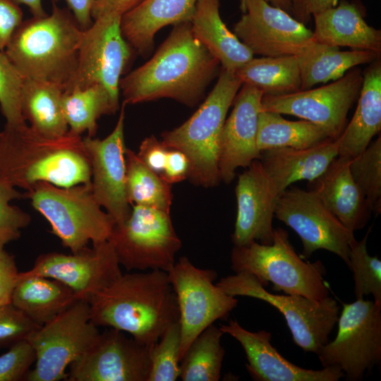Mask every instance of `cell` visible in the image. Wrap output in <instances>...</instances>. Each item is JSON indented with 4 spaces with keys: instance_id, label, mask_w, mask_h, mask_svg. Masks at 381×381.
<instances>
[{
    "instance_id": "obj_1",
    "label": "cell",
    "mask_w": 381,
    "mask_h": 381,
    "mask_svg": "<svg viewBox=\"0 0 381 381\" xmlns=\"http://www.w3.org/2000/svg\"><path fill=\"white\" fill-rule=\"evenodd\" d=\"M219 64L195 37L190 22L176 24L151 59L121 79L123 103L169 98L194 107Z\"/></svg>"
},
{
    "instance_id": "obj_2",
    "label": "cell",
    "mask_w": 381,
    "mask_h": 381,
    "mask_svg": "<svg viewBox=\"0 0 381 381\" xmlns=\"http://www.w3.org/2000/svg\"><path fill=\"white\" fill-rule=\"evenodd\" d=\"M89 303L93 325L129 333L150 347L179 320L168 273L160 270L121 274Z\"/></svg>"
},
{
    "instance_id": "obj_3",
    "label": "cell",
    "mask_w": 381,
    "mask_h": 381,
    "mask_svg": "<svg viewBox=\"0 0 381 381\" xmlns=\"http://www.w3.org/2000/svg\"><path fill=\"white\" fill-rule=\"evenodd\" d=\"M0 178L28 191L45 181L68 188L91 183V168L81 136H43L26 122L0 131Z\"/></svg>"
},
{
    "instance_id": "obj_4",
    "label": "cell",
    "mask_w": 381,
    "mask_h": 381,
    "mask_svg": "<svg viewBox=\"0 0 381 381\" xmlns=\"http://www.w3.org/2000/svg\"><path fill=\"white\" fill-rule=\"evenodd\" d=\"M83 34L71 11L53 3L50 14L22 22L4 52L23 79L64 87L76 68Z\"/></svg>"
},
{
    "instance_id": "obj_5",
    "label": "cell",
    "mask_w": 381,
    "mask_h": 381,
    "mask_svg": "<svg viewBox=\"0 0 381 381\" xmlns=\"http://www.w3.org/2000/svg\"><path fill=\"white\" fill-rule=\"evenodd\" d=\"M242 83L234 72L221 68L218 80L197 111L183 123L162 133L168 149L184 153L195 186L211 188L222 181L219 170L221 134L228 110Z\"/></svg>"
},
{
    "instance_id": "obj_6",
    "label": "cell",
    "mask_w": 381,
    "mask_h": 381,
    "mask_svg": "<svg viewBox=\"0 0 381 381\" xmlns=\"http://www.w3.org/2000/svg\"><path fill=\"white\" fill-rule=\"evenodd\" d=\"M230 261L235 273L252 274L264 287L272 283L274 291L313 300H322L329 296L322 262L306 261L298 255L288 232L282 228L274 229L271 244L253 241L245 246H234Z\"/></svg>"
},
{
    "instance_id": "obj_7",
    "label": "cell",
    "mask_w": 381,
    "mask_h": 381,
    "mask_svg": "<svg viewBox=\"0 0 381 381\" xmlns=\"http://www.w3.org/2000/svg\"><path fill=\"white\" fill-rule=\"evenodd\" d=\"M71 253L110 238L116 223L95 198L91 183L63 188L40 181L23 194Z\"/></svg>"
},
{
    "instance_id": "obj_8",
    "label": "cell",
    "mask_w": 381,
    "mask_h": 381,
    "mask_svg": "<svg viewBox=\"0 0 381 381\" xmlns=\"http://www.w3.org/2000/svg\"><path fill=\"white\" fill-rule=\"evenodd\" d=\"M216 284L229 296L254 298L276 308L284 315L294 342L306 352L317 354L329 341L339 319L340 307L332 297L313 300L296 294H274L248 272L222 277Z\"/></svg>"
},
{
    "instance_id": "obj_9",
    "label": "cell",
    "mask_w": 381,
    "mask_h": 381,
    "mask_svg": "<svg viewBox=\"0 0 381 381\" xmlns=\"http://www.w3.org/2000/svg\"><path fill=\"white\" fill-rule=\"evenodd\" d=\"M99 334L90 321L89 302L76 301L28 337L36 361L25 380H66V368L94 344Z\"/></svg>"
},
{
    "instance_id": "obj_10",
    "label": "cell",
    "mask_w": 381,
    "mask_h": 381,
    "mask_svg": "<svg viewBox=\"0 0 381 381\" xmlns=\"http://www.w3.org/2000/svg\"><path fill=\"white\" fill-rule=\"evenodd\" d=\"M335 338L317 355L322 366L336 367L349 381H358L381 362V306L356 299L343 303Z\"/></svg>"
},
{
    "instance_id": "obj_11",
    "label": "cell",
    "mask_w": 381,
    "mask_h": 381,
    "mask_svg": "<svg viewBox=\"0 0 381 381\" xmlns=\"http://www.w3.org/2000/svg\"><path fill=\"white\" fill-rule=\"evenodd\" d=\"M109 239L120 265L127 271L167 272L181 247L169 212L138 205H133L123 224L115 226Z\"/></svg>"
},
{
    "instance_id": "obj_12",
    "label": "cell",
    "mask_w": 381,
    "mask_h": 381,
    "mask_svg": "<svg viewBox=\"0 0 381 381\" xmlns=\"http://www.w3.org/2000/svg\"><path fill=\"white\" fill-rule=\"evenodd\" d=\"M167 273L179 309L181 361L192 341L216 320L226 319L238 301L214 284L215 270L198 268L186 256Z\"/></svg>"
},
{
    "instance_id": "obj_13",
    "label": "cell",
    "mask_w": 381,
    "mask_h": 381,
    "mask_svg": "<svg viewBox=\"0 0 381 381\" xmlns=\"http://www.w3.org/2000/svg\"><path fill=\"white\" fill-rule=\"evenodd\" d=\"M121 18L116 13L104 15L83 30L77 66L63 87L64 92L100 85L119 104L121 76L132 52L122 35Z\"/></svg>"
},
{
    "instance_id": "obj_14",
    "label": "cell",
    "mask_w": 381,
    "mask_h": 381,
    "mask_svg": "<svg viewBox=\"0 0 381 381\" xmlns=\"http://www.w3.org/2000/svg\"><path fill=\"white\" fill-rule=\"evenodd\" d=\"M274 216L300 237L303 259L323 249L337 255L349 267L353 232L341 223L314 191L296 186L286 188L277 198Z\"/></svg>"
},
{
    "instance_id": "obj_15",
    "label": "cell",
    "mask_w": 381,
    "mask_h": 381,
    "mask_svg": "<svg viewBox=\"0 0 381 381\" xmlns=\"http://www.w3.org/2000/svg\"><path fill=\"white\" fill-rule=\"evenodd\" d=\"M363 80L358 68L325 86L282 95H264L261 111L289 114L324 128L336 140L347 124V114L357 100Z\"/></svg>"
},
{
    "instance_id": "obj_16",
    "label": "cell",
    "mask_w": 381,
    "mask_h": 381,
    "mask_svg": "<svg viewBox=\"0 0 381 381\" xmlns=\"http://www.w3.org/2000/svg\"><path fill=\"white\" fill-rule=\"evenodd\" d=\"M243 14L234 33L253 54L298 55L315 40L313 31L265 0H240Z\"/></svg>"
},
{
    "instance_id": "obj_17",
    "label": "cell",
    "mask_w": 381,
    "mask_h": 381,
    "mask_svg": "<svg viewBox=\"0 0 381 381\" xmlns=\"http://www.w3.org/2000/svg\"><path fill=\"white\" fill-rule=\"evenodd\" d=\"M150 347L124 332L109 328L70 364L68 381H147Z\"/></svg>"
},
{
    "instance_id": "obj_18",
    "label": "cell",
    "mask_w": 381,
    "mask_h": 381,
    "mask_svg": "<svg viewBox=\"0 0 381 381\" xmlns=\"http://www.w3.org/2000/svg\"><path fill=\"white\" fill-rule=\"evenodd\" d=\"M25 272L58 280L69 286L78 300L88 302L122 274L110 239L69 255L41 254Z\"/></svg>"
},
{
    "instance_id": "obj_19",
    "label": "cell",
    "mask_w": 381,
    "mask_h": 381,
    "mask_svg": "<svg viewBox=\"0 0 381 381\" xmlns=\"http://www.w3.org/2000/svg\"><path fill=\"white\" fill-rule=\"evenodd\" d=\"M125 106L123 103L116 124L108 136L102 140L83 138L90 164L92 194L116 226L123 224L131 212L126 186Z\"/></svg>"
},
{
    "instance_id": "obj_20",
    "label": "cell",
    "mask_w": 381,
    "mask_h": 381,
    "mask_svg": "<svg viewBox=\"0 0 381 381\" xmlns=\"http://www.w3.org/2000/svg\"><path fill=\"white\" fill-rule=\"evenodd\" d=\"M262 96V92L257 87L242 84L234 97L220 139L219 170L225 183L234 179L237 169L248 167L261 158L257 134Z\"/></svg>"
},
{
    "instance_id": "obj_21",
    "label": "cell",
    "mask_w": 381,
    "mask_h": 381,
    "mask_svg": "<svg viewBox=\"0 0 381 381\" xmlns=\"http://www.w3.org/2000/svg\"><path fill=\"white\" fill-rule=\"evenodd\" d=\"M237 212L231 241L242 246L253 241L271 244L272 221L279 195L260 160H254L238 175L235 188Z\"/></svg>"
},
{
    "instance_id": "obj_22",
    "label": "cell",
    "mask_w": 381,
    "mask_h": 381,
    "mask_svg": "<svg viewBox=\"0 0 381 381\" xmlns=\"http://www.w3.org/2000/svg\"><path fill=\"white\" fill-rule=\"evenodd\" d=\"M219 328L240 343L248 361L246 369L255 381H338L344 377L336 367L310 370L292 363L272 346L270 332L247 330L236 320Z\"/></svg>"
},
{
    "instance_id": "obj_23",
    "label": "cell",
    "mask_w": 381,
    "mask_h": 381,
    "mask_svg": "<svg viewBox=\"0 0 381 381\" xmlns=\"http://www.w3.org/2000/svg\"><path fill=\"white\" fill-rule=\"evenodd\" d=\"M351 160L337 156L320 176L309 181L308 187L344 226L354 232L365 226L373 211L352 177Z\"/></svg>"
},
{
    "instance_id": "obj_24",
    "label": "cell",
    "mask_w": 381,
    "mask_h": 381,
    "mask_svg": "<svg viewBox=\"0 0 381 381\" xmlns=\"http://www.w3.org/2000/svg\"><path fill=\"white\" fill-rule=\"evenodd\" d=\"M337 156V143L329 138L306 148L266 150L261 152L260 161L272 186L279 195L294 182H309L318 178Z\"/></svg>"
},
{
    "instance_id": "obj_25",
    "label": "cell",
    "mask_w": 381,
    "mask_h": 381,
    "mask_svg": "<svg viewBox=\"0 0 381 381\" xmlns=\"http://www.w3.org/2000/svg\"><path fill=\"white\" fill-rule=\"evenodd\" d=\"M365 16L366 9L361 1L341 0L337 6L313 16L314 40L381 54V31L370 26L364 20Z\"/></svg>"
},
{
    "instance_id": "obj_26",
    "label": "cell",
    "mask_w": 381,
    "mask_h": 381,
    "mask_svg": "<svg viewBox=\"0 0 381 381\" xmlns=\"http://www.w3.org/2000/svg\"><path fill=\"white\" fill-rule=\"evenodd\" d=\"M198 0H144L121 18L122 35L132 49L147 56L162 28L190 22Z\"/></svg>"
},
{
    "instance_id": "obj_27",
    "label": "cell",
    "mask_w": 381,
    "mask_h": 381,
    "mask_svg": "<svg viewBox=\"0 0 381 381\" xmlns=\"http://www.w3.org/2000/svg\"><path fill=\"white\" fill-rule=\"evenodd\" d=\"M355 113L336 139L338 156L352 159L363 152L381 131V61L371 63L363 73Z\"/></svg>"
},
{
    "instance_id": "obj_28",
    "label": "cell",
    "mask_w": 381,
    "mask_h": 381,
    "mask_svg": "<svg viewBox=\"0 0 381 381\" xmlns=\"http://www.w3.org/2000/svg\"><path fill=\"white\" fill-rule=\"evenodd\" d=\"M195 37L214 56L222 68L235 72L253 54L231 32L219 14V0H198L190 20Z\"/></svg>"
},
{
    "instance_id": "obj_29",
    "label": "cell",
    "mask_w": 381,
    "mask_h": 381,
    "mask_svg": "<svg viewBox=\"0 0 381 381\" xmlns=\"http://www.w3.org/2000/svg\"><path fill=\"white\" fill-rule=\"evenodd\" d=\"M78 300L65 284L23 272H18L11 303L42 326Z\"/></svg>"
},
{
    "instance_id": "obj_30",
    "label": "cell",
    "mask_w": 381,
    "mask_h": 381,
    "mask_svg": "<svg viewBox=\"0 0 381 381\" xmlns=\"http://www.w3.org/2000/svg\"><path fill=\"white\" fill-rule=\"evenodd\" d=\"M297 56L301 90L336 80L355 66L380 59V54L366 50L341 51L339 47L314 42Z\"/></svg>"
},
{
    "instance_id": "obj_31",
    "label": "cell",
    "mask_w": 381,
    "mask_h": 381,
    "mask_svg": "<svg viewBox=\"0 0 381 381\" xmlns=\"http://www.w3.org/2000/svg\"><path fill=\"white\" fill-rule=\"evenodd\" d=\"M63 87L59 84L24 79L20 108L24 120L39 134L51 138L68 133L62 109Z\"/></svg>"
},
{
    "instance_id": "obj_32",
    "label": "cell",
    "mask_w": 381,
    "mask_h": 381,
    "mask_svg": "<svg viewBox=\"0 0 381 381\" xmlns=\"http://www.w3.org/2000/svg\"><path fill=\"white\" fill-rule=\"evenodd\" d=\"M242 84L260 90L263 95H282L301 90L297 56L253 58L234 72Z\"/></svg>"
},
{
    "instance_id": "obj_33",
    "label": "cell",
    "mask_w": 381,
    "mask_h": 381,
    "mask_svg": "<svg viewBox=\"0 0 381 381\" xmlns=\"http://www.w3.org/2000/svg\"><path fill=\"white\" fill-rule=\"evenodd\" d=\"M329 138L324 128L310 121H289L279 113L260 112L257 147L260 152L278 147L306 148Z\"/></svg>"
},
{
    "instance_id": "obj_34",
    "label": "cell",
    "mask_w": 381,
    "mask_h": 381,
    "mask_svg": "<svg viewBox=\"0 0 381 381\" xmlns=\"http://www.w3.org/2000/svg\"><path fill=\"white\" fill-rule=\"evenodd\" d=\"M119 107L102 85H94L85 89H75L64 92L62 109L68 126V133L81 136L87 131L94 137L97 130V121L102 115L114 114Z\"/></svg>"
},
{
    "instance_id": "obj_35",
    "label": "cell",
    "mask_w": 381,
    "mask_h": 381,
    "mask_svg": "<svg viewBox=\"0 0 381 381\" xmlns=\"http://www.w3.org/2000/svg\"><path fill=\"white\" fill-rule=\"evenodd\" d=\"M223 334L220 328L212 324L192 341L180 361L181 380H219L225 353L221 344Z\"/></svg>"
},
{
    "instance_id": "obj_36",
    "label": "cell",
    "mask_w": 381,
    "mask_h": 381,
    "mask_svg": "<svg viewBox=\"0 0 381 381\" xmlns=\"http://www.w3.org/2000/svg\"><path fill=\"white\" fill-rule=\"evenodd\" d=\"M125 157L126 193L130 204L170 212L171 185L143 164L131 149L126 147Z\"/></svg>"
},
{
    "instance_id": "obj_37",
    "label": "cell",
    "mask_w": 381,
    "mask_h": 381,
    "mask_svg": "<svg viewBox=\"0 0 381 381\" xmlns=\"http://www.w3.org/2000/svg\"><path fill=\"white\" fill-rule=\"evenodd\" d=\"M372 226L363 238H355L349 243V268L353 272L354 294L356 299L372 295L373 301L381 306V260L377 256H370L367 250V242Z\"/></svg>"
},
{
    "instance_id": "obj_38",
    "label": "cell",
    "mask_w": 381,
    "mask_h": 381,
    "mask_svg": "<svg viewBox=\"0 0 381 381\" xmlns=\"http://www.w3.org/2000/svg\"><path fill=\"white\" fill-rule=\"evenodd\" d=\"M350 171L373 212H381V135L351 159Z\"/></svg>"
},
{
    "instance_id": "obj_39",
    "label": "cell",
    "mask_w": 381,
    "mask_h": 381,
    "mask_svg": "<svg viewBox=\"0 0 381 381\" xmlns=\"http://www.w3.org/2000/svg\"><path fill=\"white\" fill-rule=\"evenodd\" d=\"M181 339L178 321L171 325L152 347L147 381H175L179 378Z\"/></svg>"
},
{
    "instance_id": "obj_40",
    "label": "cell",
    "mask_w": 381,
    "mask_h": 381,
    "mask_svg": "<svg viewBox=\"0 0 381 381\" xmlns=\"http://www.w3.org/2000/svg\"><path fill=\"white\" fill-rule=\"evenodd\" d=\"M23 194L16 187L0 178V250L20 237L21 230L28 226L31 217L17 206L11 205Z\"/></svg>"
},
{
    "instance_id": "obj_41",
    "label": "cell",
    "mask_w": 381,
    "mask_h": 381,
    "mask_svg": "<svg viewBox=\"0 0 381 381\" xmlns=\"http://www.w3.org/2000/svg\"><path fill=\"white\" fill-rule=\"evenodd\" d=\"M23 80L4 51L0 50V109L6 123L25 122L20 108Z\"/></svg>"
},
{
    "instance_id": "obj_42",
    "label": "cell",
    "mask_w": 381,
    "mask_h": 381,
    "mask_svg": "<svg viewBox=\"0 0 381 381\" xmlns=\"http://www.w3.org/2000/svg\"><path fill=\"white\" fill-rule=\"evenodd\" d=\"M40 327L11 302L0 305V348L26 339Z\"/></svg>"
},
{
    "instance_id": "obj_43",
    "label": "cell",
    "mask_w": 381,
    "mask_h": 381,
    "mask_svg": "<svg viewBox=\"0 0 381 381\" xmlns=\"http://www.w3.org/2000/svg\"><path fill=\"white\" fill-rule=\"evenodd\" d=\"M35 361V351L27 339L12 345L0 356V381L25 380Z\"/></svg>"
},
{
    "instance_id": "obj_44",
    "label": "cell",
    "mask_w": 381,
    "mask_h": 381,
    "mask_svg": "<svg viewBox=\"0 0 381 381\" xmlns=\"http://www.w3.org/2000/svg\"><path fill=\"white\" fill-rule=\"evenodd\" d=\"M23 13L14 0H0V50L4 51L23 21Z\"/></svg>"
},
{
    "instance_id": "obj_45",
    "label": "cell",
    "mask_w": 381,
    "mask_h": 381,
    "mask_svg": "<svg viewBox=\"0 0 381 381\" xmlns=\"http://www.w3.org/2000/svg\"><path fill=\"white\" fill-rule=\"evenodd\" d=\"M167 152L168 148L162 141L150 135L141 142L136 154L143 164L160 175L164 168Z\"/></svg>"
},
{
    "instance_id": "obj_46",
    "label": "cell",
    "mask_w": 381,
    "mask_h": 381,
    "mask_svg": "<svg viewBox=\"0 0 381 381\" xmlns=\"http://www.w3.org/2000/svg\"><path fill=\"white\" fill-rule=\"evenodd\" d=\"M18 272L14 256L0 250V305L11 302Z\"/></svg>"
},
{
    "instance_id": "obj_47",
    "label": "cell",
    "mask_w": 381,
    "mask_h": 381,
    "mask_svg": "<svg viewBox=\"0 0 381 381\" xmlns=\"http://www.w3.org/2000/svg\"><path fill=\"white\" fill-rule=\"evenodd\" d=\"M189 168V161L184 153L177 150L168 149L164 168L160 176L172 185L188 179Z\"/></svg>"
},
{
    "instance_id": "obj_48",
    "label": "cell",
    "mask_w": 381,
    "mask_h": 381,
    "mask_svg": "<svg viewBox=\"0 0 381 381\" xmlns=\"http://www.w3.org/2000/svg\"><path fill=\"white\" fill-rule=\"evenodd\" d=\"M337 2L338 0H292L291 16L306 25L311 16L336 6Z\"/></svg>"
},
{
    "instance_id": "obj_49",
    "label": "cell",
    "mask_w": 381,
    "mask_h": 381,
    "mask_svg": "<svg viewBox=\"0 0 381 381\" xmlns=\"http://www.w3.org/2000/svg\"><path fill=\"white\" fill-rule=\"evenodd\" d=\"M144 0H94L91 16L94 20L109 13L123 16Z\"/></svg>"
},
{
    "instance_id": "obj_50",
    "label": "cell",
    "mask_w": 381,
    "mask_h": 381,
    "mask_svg": "<svg viewBox=\"0 0 381 381\" xmlns=\"http://www.w3.org/2000/svg\"><path fill=\"white\" fill-rule=\"evenodd\" d=\"M68 9L80 28L85 30L92 23L91 8L94 0H66Z\"/></svg>"
},
{
    "instance_id": "obj_51",
    "label": "cell",
    "mask_w": 381,
    "mask_h": 381,
    "mask_svg": "<svg viewBox=\"0 0 381 381\" xmlns=\"http://www.w3.org/2000/svg\"><path fill=\"white\" fill-rule=\"evenodd\" d=\"M17 4L26 5L30 13L32 15V17H43L47 15L42 4V0H14ZM53 2L59 1V0H52Z\"/></svg>"
},
{
    "instance_id": "obj_52",
    "label": "cell",
    "mask_w": 381,
    "mask_h": 381,
    "mask_svg": "<svg viewBox=\"0 0 381 381\" xmlns=\"http://www.w3.org/2000/svg\"><path fill=\"white\" fill-rule=\"evenodd\" d=\"M272 6L279 8L291 15L292 0H265Z\"/></svg>"
}]
</instances>
